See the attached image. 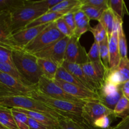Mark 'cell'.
Masks as SVG:
<instances>
[{
	"label": "cell",
	"instance_id": "obj_40",
	"mask_svg": "<svg viewBox=\"0 0 129 129\" xmlns=\"http://www.w3.org/2000/svg\"><path fill=\"white\" fill-rule=\"evenodd\" d=\"M55 24H56V26L57 27L58 30L66 37H71L73 35H74L73 31H71V30L70 29V28L69 27V26L68 25V24L66 23V22L64 20V18L61 17L60 18H59L58 20H57L55 21Z\"/></svg>",
	"mask_w": 129,
	"mask_h": 129
},
{
	"label": "cell",
	"instance_id": "obj_34",
	"mask_svg": "<svg viewBox=\"0 0 129 129\" xmlns=\"http://www.w3.org/2000/svg\"><path fill=\"white\" fill-rule=\"evenodd\" d=\"M81 10H83L89 20H100L105 10L96 8L88 5H82Z\"/></svg>",
	"mask_w": 129,
	"mask_h": 129
},
{
	"label": "cell",
	"instance_id": "obj_4",
	"mask_svg": "<svg viewBox=\"0 0 129 129\" xmlns=\"http://www.w3.org/2000/svg\"><path fill=\"white\" fill-rule=\"evenodd\" d=\"M47 11H49L47 9L32 3L31 1H26L25 6L10 13L13 34L24 28L29 23Z\"/></svg>",
	"mask_w": 129,
	"mask_h": 129
},
{
	"label": "cell",
	"instance_id": "obj_46",
	"mask_svg": "<svg viewBox=\"0 0 129 129\" xmlns=\"http://www.w3.org/2000/svg\"><path fill=\"white\" fill-rule=\"evenodd\" d=\"M122 93L124 96L129 100V81L126 82L121 85Z\"/></svg>",
	"mask_w": 129,
	"mask_h": 129
},
{
	"label": "cell",
	"instance_id": "obj_30",
	"mask_svg": "<svg viewBox=\"0 0 129 129\" xmlns=\"http://www.w3.org/2000/svg\"><path fill=\"white\" fill-rule=\"evenodd\" d=\"M26 5L24 0H0V12L11 13Z\"/></svg>",
	"mask_w": 129,
	"mask_h": 129
},
{
	"label": "cell",
	"instance_id": "obj_20",
	"mask_svg": "<svg viewBox=\"0 0 129 129\" xmlns=\"http://www.w3.org/2000/svg\"><path fill=\"white\" fill-rule=\"evenodd\" d=\"M81 0H62L60 3L50 9L49 11L60 12L65 15L68 13L72 11L76 12L81 10Z\"/></svg>",
	"mask_w": 129,
	"mask_h": 129
},
{
	"label": "cell",
	"instance_id": "obj_33",
	"mask_svg": "<svg viewBox=\"0 0 129 129\" xmlns=\"http://www.w3.org/2000/svg\"><path fill=\"white\" fill-rule=\"evenodd\" d=\"M89 20L88 16L81 19L76 22V30L74 35L78 37H81L83 34L90 30L91 26L89 25Z\"/></svg>",
	"mask_w": 129,
	"mask_h": 129
},
{
	"label": "cell",
	"instance_id": "obj_11",
	"mask_svg": "<svg viewBox=\"0 0 129 129\" xmlns=\"http://www.w3.org/2000/svg\"><path fill=\"white\" fill-rule=\"evenodd\" d=\"M103 116H114V112L102 104L98 100L86 101L83 105L82 117L87 123L93 126L94 122Z\"/></svg>",
	"mask_w": 129,
	"mask_h": 129
},
{
	"label": "cell",
	"instance_id": "obj_44",
	"mask_svg": "<svg viewBox=\"0 0 129 129\" xmlns=\"http://www.w3.org/2000/svg\"><path fill=\"white\" fill-rule=\"evenodd\" d=\"M28 124L30 129H49L46 126L44 125L41 123L37 121L36 120L30 118V117H28Z\"/></svg>",
	"mask_w": 129,
	"mask_h": 129
},
{
	"label": "cell",
	"instance_id": "obj_42",
	"mask_svg": "<svg viewBox=\"0 0 129 129\" xmlns=\"http://www.w3.org/2000/svg\"><path fill=\"white\" fill-rule=\"evenodd\" d=\"M110 125V120L109 116H103L98 118L93 123V127L96 128L108 129Z\"/></svg>",
	"mask_w": 129,
	"mask_h": 129
},
{
	"label": "cell",
	"instance_id": "obj_31",
	"mask_svg": "<svg viewBox=\"0 0 129 129\" xmlns=\"http://www.w3.org/2000/svg\"><path fill=\"white\" fill-rule=\"evenodd\" d=\"M100 57L102 63L107 71L110 69V54H109V39L107 37L104 40L99 43Z\"/></svg>",
	"mask_w": 129,
	"mask_h": 129
},
{
	"label": "cell",
	"instance_id": "obj_16",
	"mask_svg": "<svg viewBox=\"0 0 129 129\" xmlns=\"http://www.w3.org/2000/svg\"><path fill=\"white\" fill-rule=\"evenodd\" d=\"M118 29L113 30L112 36L109 39V54H110V69L116 68L120 64L121 57L120 55L118 47Z\"/></svg>",
	"mask_w": 129,
	"mask_h": 129
},
{
	"label": "cell",
	"instance_id": "obj_32",
	"mask_svg": "<svg viewBox=\"0 0 129 129\" xmlns=\"http://www.w3.org/2000/svg\"><path fill=\"white\" fill-rule=\"evenodd\" d=\"M118 47H119L120 55L121 59L127 57V43L125 35L123 28V23L119 25L118 30Z\"/></svg>",
	"mask_w": 129,
	"mask_h": 129
},
{
	"label": "cell",
	"instance_id": "obj_23",
	"mask_svg": "<svg viewBox=\"0 0 129 129\" xmlns=\"http://www.w3.org/2000/svg\"><path fill=\"white\" fill-rule=\"evenodd\" d=\"M0 125L8 129H19L13 115L11 108L0 105Z\"/></svg>",
	"mask_w": 129,
	"mask_h": 129
},
{
	"label": "cell",
	"instance_id": "obj_41",
	"mask_svg": "<svg viewBox=\"0 0 129 129\" xmlns=\"http://www.w3.org/2000/svg\"><path fill=\"white\" fill-rule=\"evenodd\" d=\"M62 1V0H42V1H31V2L40 7L47 9L49 11L50 9L60 3Z\"/></svg>",
	"mask_w": 129,
	"mask_h": 129
},
{
	"label": "cell",
	"instance_id": "obj_22",
	"mask_svg": "<svg viewBox=\"0 0 129 129\" xmlns=\"http://www.w3.org/2000/svg\"><path fill=\"white\" fill-rule=\"evenodd\" d=\"M64 15L60 12H53V11H47L44 13L40 17L35 19L34 21L29 23L24 28H29L35 27V26H40L43 25H47L50 23L54 22L60 18L63 17Z\"/></svg>",
	"mask_w": 129,
	"mask_h": 129
},
{
	"label": "cell",
	"instance_id": "obj_24",
	"mask_svg": "<svg viewBox=\"0 0 129 129\" xmlns=\"http://www.w3.org/2000/svg\"><path fill=\"white\" fill-rule=\"evenodd\" d=\"M123 96L122 88L120 87L117 92L112 94H98V96H99L98 100L102 104L114 112L117 103Z\"/></svg>",
	"mask_w": 129,
	"mask_h": 129
},
{
	"label": "cell",
	"instance_id": "obj_6",
	"mask_svg": "<svg viewBox=\"0 0 129 129\" xmlns=\"http://www.w3.org/2000/svg\"><path fill=\"white\" fill-rule=\"evenodd\" d=\"M37 86H28L6 73L0 72V97L25 96L37 89Z\"/></svg>",
	"mask_w": 129,
	"mask_h": 129
},
{
	"label": "cell",
	"instance_id": "obj_25",
	"mask_svg": "<svg viewBox=\"0 0 129 129\" xmlns=\"http://www.w3.org/2000/svg\"><path fill=\"white\" fill-rule=\"evenodd\" d=\"M98 22L100 23L107 31L108 39L111 37L114 29L115 15L110 8L105 10Z\"/></svg>",
	"mask_w": 129,
	"mask_h": 129
},
{
	"label": "cell",
	"instance_id": "obj_29",
	"mask_svg": "<svg viewBox=\"0 0 129 129\" xmlns=\"http://www.w3.org/2000/svg\"><path fill=\"white\" fill-rule=\"evenodd\" d=\"M129 115V100L123 96L114 110V117L122 119Z\"/></svg>",
	"mask_w": 129,
	"mask_h": 129
},
{
	"label": "cell",
	"instance_id": "obj_5",
	"mask_svg": "<svg viewBox=\"0 0 129 129\" xmlns=\"http://www.w3.org/2000/svg\"><path fill=\"white\" fill-rule=\"evenodd\" d=\"M64 37L66 36L58 30L54 21L48 24L47 26L27 46L25 47L23 50L30 54H35Z\"/></svg>",
	"mask_w": 129,
	"mask_h": 129
},
{
	"label": "cell",
	"instance_id": "obj_48",
	"mask_svg": "<svg viewBox=\"0 0 129 129\" xmlns=\"http://www.w3.org/2000/svg\"><path fill=\"white\" fill-rule=\"evenodd\" d=\"M59 129H60V128H59Z\"/></svg>",
	"mask_w": 129,
	"mask_h": 129
},
{
	"label": "cell",
	"instance_id": "obj_8",
	"mask_svg": "<svg viewBox=\"0 0 129 129\" xmlns=\"http://www.w3.org/2000/svg\"><path fill=\"white\" fill-rule=\"evenodd\" d=\"M69 39L68 37H64L34 55L37 58L51 60L59 67L62 66L65 61L66 51Z\"/></svg>",
	"mask_w": 129,
	"mask_h": 129
},
{
	"label": "cell",
	"instance_id": "obj_47",
	"mask_svg": "<svg viewBox=\"0 0 129 129\" xmlns=\"http://www.w3.org/2000/svg\"><path fill=\"white\" fill-rule=\"evenodd\" d=\"M0 129H8L7 128H6V127H5L4 126L1 125H0Z\"/></svg>",
	"mask_w": 129,
	"mask_h": 129
},
{
	"label": "cell",
	"instance_id": "obj_35",
	"mask_svg": "<svg viewBox=\"0 0 129 129\" xmlns=\"http://www.w3.org/2000/svg\"><path fill=\"white\" fill-rule=\"evenodd\" d=\"M89 31L93 34L94 42H96L98 43H100L106 38L108 37V34L105 28L100 22H98V23L95 26L91 28Z\"/></svg>",
	"mask_w": 129,
	"mask_h": 129
},
{
	"label": "cell",
	"instance_id": "obj_36",
	"mask_svg": "<svg viewBox=\"0 0 129 129\" xmlns=\"http://www.w3.org/2000/svg\"><path fill=\"white\" fill-rule=\"evenodd\" d=\"M13 115L19 129H30L28 124V117L22 112L14 110L11 108Z\"/></svg>",
	"mask_w": 129,
	"mask_h": 129
},
{
	"label": "cell",
	"instance_id": "obj_14",
	"mask_svg": "<svg viewBox=\"0 0 129 129\" xmlns=\"http://www.w3.org/2000/svg\"><path fill=\"white\" fill-rule=\"evenodd\" d=\"M54 82L66 92L81 100L88 101L90 100H99L98 94L93 91L62 81L54 80Z\"/></svg>",
	"mask_w": 129,
	"mask_h": 129
},
{
	"label": "cell",
	"instance_id": "obj_38",
	"mask_svg": "<svg viewBox=\"0 0 129 129\" xmlns=\"http://www.w3.org/2000/svg\"><path fill=\"white\" fill-rule=\"evenodd\" d=\"M89 62L95 63H102V59L100 52V44L96 42H94L89 52L88 53Z\"/></svg>",
	"mask_w": 129,
	"mask_h": 129
},
{
	"label": "cell",
	"instance_id": "obj_15",
	"mask_svg": "<svg viewBox=\"0 0 129 129\" xmlns=\"http://www.w3.org/2000/svg\"><path fill=\"white\" fill-rule=\"evenodd\" d=\"M14 110L18 111V112H22L25 113L28 117L32 118L36 120L37 121L43 124L44 125L46 126L49 129H59L60 128L59 125V121L57 120L55 118H52L47 115L44 114V113H39V112H32V111H29L27 110L22 109V108H13Z\"/></svg>",
	"mask_w": 129,
	"mask_h": 129
},
{
	"label": "cell",
	"instance_id": "obj_39",
	"mask_svg": "<svg viewBox=\"0 0 129 129\" xmlns=\"http://www.w3.org/2000/svg\"><path fill=\"white\" fill-rule=\"evenodd\" d=\"M82 5H88L101 10L109 8L108 0H81Z\"/></svg>",
	"mask_w": 129,
	"mask_h": 129
},
{
	"label": "cell",
	"instance_id": "obj_10",
	"mask_svg": "<svg viewBox=\"0 0 129 129\" xmlns=\"http://www.w3.org/2000/svg\"><path fill=\"white\" fill-rule=\"evenodd\" d=\"M81 66L89 84L96 93L103 86L105 81L107 69L103 63L89 62Z\"/></svg>",
	"mask_w": 129,
	"mask_h": 129
},
{
	"label": "cell",
	"instance_id": "obj_7",
	"mask_svg": "<svg viewBox=\"0 0 129 129\" xmlns=\"http://www.w3.org/2000/svg\"><path fill=\"white\" fill-rule=\"evenodd\" d=\"M47 25H43L35 27L23 28L14 32L6 42L0 44L1 46L11 50H23Z\"/></svg>",
	"mask_w": 129,
	"mask_h": 129
},
{
	"label": "cell",
	"instance_id": "obj_43",
	"mask_svg": "<svg viewBox=\"0 0 129 129\" xmlns=\"http://www.w3.org/2000/svg\"><path fill=\"white\" fill-rule=\"evenodd\" d=\"M74 13L75 12H74V11L68 13L63 16L64 20L66 22V23L68 24L69 27L70 28L71 31L73 32V34H74V31L76 30V21L75 20H74Z\"/></svg>",
	"mask_w": 129,
	"mask_h": 129
},
{
	"label": "cell",
	"instance_id": "obj_21",
	"mask_svg": "<svg viewBox=\"0 0 129 129\" xmlns=\"http://www.w3.org/2000/svg\"><path fill=\"white\" fill-rule=\"evenodd\" d=\"M37 62L43 76L50 80H55L59 66L54 62L45 59L38 58Z\"/></svg>",
	"mask_w": 129,
	"mask_h": 129
},
{
	"label": "cell",
	"instance_id": "obj_13",
	"mask_svg": "<svg viewBox=\"0 0 129 129\" xmlns=\"http://www.w3.org/2000/svg\"><path fill=\"white\" fill-rule=\"evenodd\" d=\"M129 81V59L128 57L121 59L120 64L116 68L107 71L105 83L120 86Z\"/></svg>",
	"mask_w": 129,
	"mask_h": 129
},
{
	"label": "cell",
	"instance_id": "obj_37",
	"mask_svg": "<svg viewBox=\"0 0 129 129\" xmlns=\"http://www.w3.org/2000/svg\"><path fill=\"white\" fill-rule=\"evenodd\" d=\"M0 63H6L16 68L13 60V50L0 45Z\"/></svg>",
	"mask_w": 129,
	"mask_h": 129
},
{
	"label": "cell",
	"instance_id": "obj_28",
	"mask_svg": "<svg viewBox=\"0 0 129 129\" xmlns=\"http://www.w3.org/2000/svg\"><path fill=\"white\" fill-rule=\"evenodd\" d=\"M0 72L6 73L8 75L11 76L13 78H15L17 80L22 82L24 84H26L28 86H34L31 85L30 83L26 81V79L21 75L20 72L16 69V68H13L11 65L6 63H0Z\"/></svg>",
	"mask_w": 129,
	"mask_h": 129
},
{
	"label": "cell",
	"instance_id": "obj_3",
	"mask_svg": "<svg viewBox=\"0 0 129 129\" xmlns=\"http://www.w3.org/2000/svg\"><path fill=\"white\" fill-rule=\"evenodd\" d=\"M29 97L49 106L57 111L64 117H82L84 103H75L69 101L55 99L35 89L29 93Z\"/></svg>",
	"mask_w": 129,
	"mask_h": 129
},
{
	"label": "cell",
	"instance_id": "obj_26",
	"mask_svg": "<svg viewBox=\"0 0 129 129\" xmlns=\"http://www.w3.org/2000/svg\"><path fill=\"white\" fill-rule=\"evenodd\" d=\"M55 80L62 81H64L69 84L78 85L79 86L86 88V87L76 78H75L73 74H71L62 66H60L58 68Z\"/></svg>",
	"mask_w": 129,
	"mask_h": 129
},
{
	"label": "cell",
	"instance_id": "obj_17",
	"mask_svg": "<svg viewBox=\"0 0 129 129\" xmlns=\"http://www.w3.org/2000/svg\"><path fill=\"white\" fill-rule=\"evenodd\" d=\"M60 129H98L87 123L83 117H64L59 120Z\"/></svg>",
	"mask_w": 129,
	"mask_h": 129
},
{
	"label": "cell",
	"instance_id": "obj_18",
	"mask_svg": "<svg viewBox=\"0 0 129 129\" xmlns=\"http://www.w3.org/2000/svg\"><path fill=\"white\" fill-rule=\"evenodd\" d=\"M62 66L64 67L68 71H69L75 78H76L86 87V88L94 92V91L93 90L88 82V79L83 71L81 66L79 64H74V63L69 62L65 60Z\"/></svg>",
	"mask_w": 129,
	"mask_h": 129
},
{
	"label": "cell",
	"instance_id": "obj_27",
	"mask_svg": "<svg viewBox=\"0 0 129 129\" xmlns=\"http://www.w3.org/2000/svg\"><path fill=\"white\" fill-rule=\"evenodd\" d=\"M108 6L109 8L113 11L115 15L120 20H123V16L126 13L128 14L126 5L123 0H108Z\"/></svg>",
	"mask_w": 129,
	"mask_h": 129
},
{
	"label": "cell",
	"instance_id": "obj_12",
	"mask_svg": "<svg viewBox=\"0 0 129 129\" xmlns=\"http://www.w3.org/2000/svg\"><path fill=\"white\" fill-rule=\"evenodd\" d=\"M80 37L73 35L69 37L66 51L65 60L69 62L83 65L89 62L88 53L79 42Z\"/></svg>",
	"mask_w": 129,
	"mask_h": 129
},
{
	"label": "cell",
	"instance_id": "obj_19",
	"mask_svg": "<svg viewBox=\"0 0 129 129\" xmlns=\"http://www.w3.org/2000/svg\"><path fill=\"white\" fill-rule=\"evenodd\" d=\"M12 34L10 13L0 12V44L6 42Z\"/></svg>",
	"mask_w": 129,
	"mask_h": 129
},
{
	"label": "cell",
	"instance_id": "obj_2",
	"mask_svg": "<svg viewBox=\"0 0 129 129\" xmlns=\"http://www.w3.org/2000/svg\"><path fill=\"white\" fill-rule=\"evenodd\" d=\"M0 105L5 106L10 108H19L32 112H39L49 115L59 121L64 118V116L57 111L49 106L25 96L0 97Z\"/></svg>",
	"mask_w": 129,
	"mask_h": 129
},
{
	"label": "cell",
	"instance_id": "obj_9",
	"mask_svg": "<svg viewBox=\"0 0 129 129\" xmlns=\"http://www.w3.org/2000/svg\"><path fill=\"white\" fill-rule=\"evenodd\" d=\"M37 89L43 94L55 99L69 101L75 103H84L86 102V101L81 100L69 94L59 86L54 81L50 80L44 76L40 78L37 86Z\"/></svg>",
	"mask_w": 129,
	"mask_h": 129
},
{
	"label": "cell",
	"instance_id": "obj_1",
	"mask_svg": "<svg viewBox=\"0 0 129 129\" xmlns=\"http://www.w3.org/2000/svg\"><path fill=\"white\" fill-rule=\"evenodd\" d=\"M13 60L16 69L31 85H37L43 74L38 65V58L24 50H13Z\"/></svg>",
	"mask_w": 129,
	"mask_h": 129
},
{
	"label": "cell",
	"instance_id": "obj_45",
	"mask_svg": "<svg viewBox=\"0 0 129 129\" xmlns=\"http://www.w3.org/2000/svg\"><path fill=\"white\" fill-rule=\"evenodd\" d=\"M109 129H129V115L122 119L115 126L111 127Z\"/></svg>",
	"mask_w": 129,
	"mask_h": 129
}]
</instances>
